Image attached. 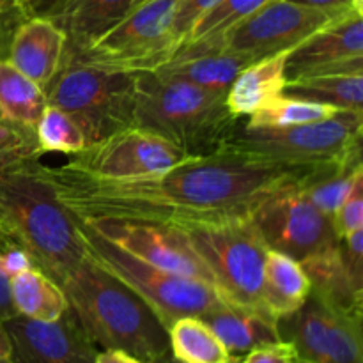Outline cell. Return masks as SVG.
Returning <instances> with one entry per match:
<instances>
[{
	"instance_id": "6da1fadb",
	"label": "cell",
	"mask_w": 363,
	"mask_h": 363,
	"mask_svg": "<svg viewBox=\"0 0 363 363\" xmlns=\"http://www.w3.org/2000/svg\"><path fill=\"white\" fill-rule=\"evenodd\" d=\"M60 204L78 218H133L158 223L250 216L255 206L312 170L257 162L229 151L194 156L167 172L106 181L39 162Z\"/></svg>"
},
{
	"instance_id": "7a4b0ae2",
	"label": "cell",
	"mask_w": 363,
	"mask_h": 363,
	"mask_svg": "<svg viewBox=\"0 0 363 363\" xmlns=\"http://www.w3.org/2000/svg\"><path fill=\"white\" fill-rule=\"evenodd\" d=\"M60 287L78 325L99 351H126L155 363L172 358L169 330L147 301L89 255Z\"/></svg>"
},
{
	"instance_id": "3957f363",
	"label": "cell",
	"mask_w": 363,
	"mask_h": 363,
	"mask_svg": "<svg viewBox=\"0 0 363 363\" xmlns=\"http://www.w3.org/2000/svg\"><path fill=\"white\" fill-rule=\"evenodd\" d=\"M0 222L35 268L62 282L87 259L80 225L39 170V160L0 170Z\"/></svg>"
},
{
	"instance_id": "277c9868",
	"label": "cell",
	"mask_w": 363,
	"mask_h": 363,
	"mask_svg": "<svg viewBox=\"0 0 363 363\" xmlns=\"http://www.w3.org/2000/svg\"><path fill=\"white\" fill-rule=\"evenodd\" d=\"M227 92L155 73L135 74L133 126L160 135L190 156L216 152L236 124Z\"/></svg>"
},
{
	"instance_id": "5b68a950",
	"label": "cell",
	"mask_w": 363,
	"mask_h": 363,
	"mask_svg": "<svg viewBox=\"0 0 363 363\" xmlns=\"http://www.w3.org/2000/svg\"><path fill=\"white\" fill-rule=\"evenodd\" d=\"M363 113L339 110L333 117L286 128H248L236 121L218 151L294 169L318 170L362 160Z\"/></svg>"
},
{
	"instance_id": "8992f818",
	"label": "cell",
	"mask_w": 363,
	"mask_h": 363,
	"mask_svg": "<svg viewBox=\"0 0 363 363\" xmlns=\"http://www.w3.org/2000/svg\"><path fill=\"white\" fill-rule=\"evenodd\" d=\"M186 236L211 272L223 301L262 311L261 291L266 247L250 216L170 223ZM264 312V311H262Z\"/></svg>"
},
{
	"instance_id": "52a82bcc",
	"label": "cell",
	"mask_w": 363,
	"mask_h": 363,
	"mask_svg": "<svg viewBox=\"0 0 363 363\" xmlns=\"http://www.w3.org/2000/svg\"><path fill=\"white\" fill-rule=\"evenodd\" d=\"M45 92L48 105L66 112L89 144L133 126L135 74L66 60Z\"/></svg>"
},
{
	"instance_id": "ba28073f",
	"label": "cell",
	"mask_w": 363,
	"mask_h": 363,
	"mask_svg": "<svg viewBox=\"0 0 363 363\" xmlns=\"http://www.w3.org/2000/svg\"><path fill=\"white\" fill-rule=\"evenodd\" d=\"M77 220L89 257L144 298L167 330L176 319L186 315L202 318L225 305L218 291L209 284L147 264L103 240L80 218Z\"/></svg>"
},
{
	"instance_id": "9c48e42d",
	"label": "cell",
	"mask_w": 363,
	"mask_h": 363,
	"mask_svg": "<svg viewBox=\"0 0 363 363\" xmlns=\"http://www.w3.org/2000/svg\"><path fill=\"white\" fill-rule=\"evenodd\" d=\"M177 2L147 0L133 7L98 41L66 60L130 74L160 69L181 46L172 30Z\"/></svg>"
},
{
	"instance_id": "30bf717a",
	"label": "cell",
	"mask_w": 363,
	"mask_h": 363,
	"mask_svg": "<svg viewBox=\"0 0 363 363\" xmlns=\"http://www.w3.org/2000/svg\"><path fill=\"white\" fill-rule=\"evenodd\" d=\"M358 6H363V2L323 9L289 0H269L234 23L211 45L222 46L227 52L238 53L255 62L264 57L291 52L319 28L326 27Z\"/></svg>"
},
{
	"instance_id": "8fae6325",
	"label": "cell",
	"mask_w": 363,
	"mask_h": 363,
	"mask_svg": "<svg viewBox=\"0 0 363 363\" xmlns=\"http://www.w3.org/2000/svg\"><path fill=\"white\" fill-rule=\"evenodd\" d=\"M190 158L194 156L160 135L130 126L89 144L59 167L94 179L130 181L167 172Z\"/></svg>"
},
{
	"instance_id": "7c38bea8",
	"label": "cell",
	"mask_w": 363,
	"mask_h": 363,
	"mask_svg": "<svg viewBox=\"0 0 363 363\" xmlns=\"http://www.w3.org/2000/svg\"><path fill=\"white\" fill-rule=\"evenodd\" d=\"M300 181L284 184L266 195L250 215V222L266 247L298 262L340 240L333 229L332 216L319 211L305 197L298 186Z\"/></svg>"
},
{
	"instance_id": "4fadbf2b",
	"label": "cell",
	"mask_w": 363,
	"mask_h": 363,
	"mask_svg": "<svg viewBox=\"0 0 363 363\" xmlns=\"http://www.w3.org/2000/svg\"><path fill=\"white\" fill-rule=\"evenodd\" d=\"M363 319L333 311L315 296L277 321L301 363H363Z\"/></svg>"
},
{
	"instance_id": "5bb4252c",
	"label": "cell",
	"mask_w": 363,
	"mask_h": 363,
	"mask_svg": "<svg viewBox=\"0 0 363 363\" xmlns=\"http://www.w3.org/2000/svg\"><path fill=\"white\" fill-rule=\"evenodd\" d=\"M80 220L103 240L110 241L133 257L165 272L202 280L215 287V280L208 266L202 262L194 247L188 243L186 236L176 225L133 218Z\"/></svg>"
},
{
	"instance_id": "9a60e30c",
	"label": "cell",
	"mask_w": 363,
	"mask_h": 363,
	"mask_svg": "<svg viewBox=\"0 0 363 363\" xmlns=\"http://www.w3.org/2000/svg\"><path fill=\"white\" fill-rule=\"evenodd\" d=\"M325 73L363 74V6L294 46L286 59V82Z\"/></svg>"
},
{
	"instance_id": "2e32d148",
	"label": "cell",
	"mask_w": 363,
	"mask_h": 363,
	"mask_svg": "<svg viewBox=\"0 0 363 363\" xmlns=\"http://www.w3.org/2000/svg\"><path fill=\"white\" fill-rule=\"evenodd\" d=\"M4 328L11 342V363H94L99 351L71 308L52 323L18 314L4 321Z\"/></svg>"
},
{
	"instance_id": "e0dca14e",
	"label": "cell",
	"mask_w": 363,
	"mask_h": 363,
	"mask_svg": "<svg viewBox=\"0 0 363 363\" xmlns=\"http://www.w3.org/2000/svg\"><path fill=\"white\" fill-rule=\"evenodd\" d=\"M66 32L57 21L25 18L13 32L7 60L46 91L66 62Z\"/></svg>"
},
{
	"instance_id": "ac0fdd59",
	"label": "cell",
	"mask_w": 363,
	"mask_h": 363,
	"mask_svg": "<svg viewBox=\"0 0 363 363\" xmlns=\"http://www.w3.org/2000/svg\"><path fill=\"white\" fill-rule=\"evenodd\" d=\"M252 64L247 57L230 53L211 43H186L176 55L155 73L188 82L197 87L227 92L243 67Z\"/></svg>"
},
{
	"instance_id": "d6986e66",
	"label": "cell",
	"mask_w": 363,
	"mask_h": 363,
	"mask_svg": "<svg viewBox=\"0 0 363 363\" xmlns=\"http://www.w3.org/2000/svg\"><path fill=\"white\" fill-rule=\"evenodd\" d=\"M311 280V294L351 318L363 319V282L353 275L340 248V240L300 261Z\"/></svg>"
},
{
	"instance_id": "ffe728a7",
	"label": "cell",
	"mask_w": 363,
	"mask_h": 363,
	"mask_svg": "<svg viewBox=\"0 0 363 363\" xmlns=\"http://www.w3.org/2000/svg\"><path fill=\"white\" fill-rule=\"evenodd\" d=\"M206 323L218 335L230 358L241 357L261 346L282 340L277 319L257 308L222 305L216 311L202 315Z\"/></svg>"
},
{
	"instance_id": "44dd1931",
	"label": "cell",
	"mask_w": 363,
	"mask_h": 363,
	"mask_svg": "<svg viewBox=\"0 0 363 363\" xmlns=\"http://www.w3.org/2000/svg\"><path fill=\"white\" fill-rule=\"evenodd\" d=\"M135 0H69L57 23L66 32V59L78 55L116 27L131 9Z\"/></svg>"
},
{
	"instance_id": "7402d4cb",
	"label": "cell",
	"mask_w": 363,
	"mask_h": 363,
	"mask_svg": "<svg viewBox=\"0 0 363 363\" xmlns=\"http://www.w3.org/2000/svg\"><path fill=\"white\" fill-rule=\"evenodd\" d=\"M311 294V280L300 262L277 250H268L262 275L261 305L279 321L296 312Z\"/></svg>"
},
{
	"instance_id": "603a6c76",
	"label": "cell",
	"mask_w": 363,
	"mask_h": 363,
	"mask_svg": "<svg viewBox=\"0 0 363 363\" xmlns=\"http://www.w3.org/2000/svg\"><path fill=\"white\" fill-rule=\"evenodd\" d=\"M289 52L277 53L248 64L227 89L225 103L236 119L254 113L269 98L282 94L286 85V59Z\"/></svg>"
},
{
	"instance_id": "cb8c5ba5",
	"label": "cell",
	"mask_w": 363,
	"mask_h": 363,
	"mask_svg": "<svg viewBox=\"0 0 363 363\" xmlns=\"http://www.w3.org/2000/svg\"><path fill=\"white\" fill-rule=\"evenodd\" d=\"M11 296L18 314L34 321H57L69 308L60 284L39 268H27L11 277Z\"/></svg>"
},
{
	"instance_id": "d4e9b609",
	"label": "cell",
	"mask_w": 363,
	"mask_h": 363,
	"mask_svg": "<svg viewBox=\"0 0 363 363\" xmlns=\"http://www.w3.org/2000/svg\"><path fill=\"white\" fill-rule=\"evenodd\" d=\"M282 94L303 101L335 106L339 110L362 112L363 74L325 73L298 77L286 82Z\"/></svg>"
},
{
	"instance_id": "484cf974",
	"label": "cell",
	"mask_w": 363,
	"mask_h": 363,
	"mask_svg": "<svg viewBox=\"0 0 363 363\" xmlns=\"http://www.w3.org/2000/svg\"><path fill=\"white\" fill-rule=\"evenodd\" d=\"M46 105V92L0 57V119L35 130Z\"/></svg>"
},
{
	"instance_id": "4316f807",
	"label": "cell",
	"mask_w": 363,
	"mask_h": 363,
	"mask_svg": "<svg viewBox=\"0 0 363 363\" xmlns=\"http://www.w3.org/2000/svg\"><path fill=\"white\" fill-rule=\"evenodd\" d=\"M170 357L177 363H230V354L202 318L186 315L169 326Z\"/></svg>"
},
{
	"instance_id": "83f0119b",
	"label": "cell",
	"mask_w": 363,
	"mask_h": 363,
	"mask_svg": "<svg viewBox=\"0 0 363 363\" xmlns=\"http://www.w3.org/2000/svg\"><path fill=\"white\" fill-rule=\"evenodd\" d=\"M362 179L363 163L362 160H357V162L312 170L298 183V186L319 211L333 216V213L342 206V202L350 197Z\"/></svg>"
},
{
	"instance_id": "f1b7e54d",
	"label": "cell",
	"mask_w": 363,
	"mask_h": 363,
	"mask_svg": "<svg viewBox=\"0 0 363 363\" xmlns=\"http://www.w3.org/2000/svg\"><path fill=\"white\" fill-rule=\"evenodd\" d=\"M339 108L321 103L303 101V99L289 98V96L277 94L262 103L254 113L243 121L248 128H286L300 126V124L318 123L333 117Z\"/></svg>"
},
{
	"instance_id": "f546056e",
	"label": "cell",
	"mask_w": 363,
	"mask_h": 363,
	"mask_svg": "<svg viewBox=\"0 0 363 363\" xmlns=\"http://www.w3.org/2000/svg\"><path fill=\"white\" fill-rule=\"evenodd\" d=\"M34 131L39 155L59 152L74 156L89 145L82 128L66 112L53 105H46Z\"/></svg>"
},
{
	"instance_id": "4dcf8cb0",
	"label": "cell",
	"mask_w": 363,
	"mask_h": 363,
	"mask_svg": "<svg viewBox=\"0 0 363 363\" xmlns=\"http://www.w3.org/2000/svg\"><path fill=\"white\" fill-rule=\"evenodd\" d=\"M269 0H220L209 13H206L191 28L186 43H215L234 23L243 20ZM181 45V46H183Z\"/></svg>"
},
{
	"instance_id": "1f68e13d",
	"label": "cell",
	"mask_w": 363,
	"mask_h": 363,
	"mask_svg": "<svg viewBox=\"0 0 363 363\" xmlns=\"http://www.w3.org/2000/svg\"><path fill=\"white\" fill-rule=\"evenodd\" d=\"M39 160L35 131L0 119V170Z\"/></svg>"
},
{
	"instance_id": "d6a6232c",
	"label": "cell",
	"mask_w": 363,
	"mask_h": 363,
	"mask_svg": "<svg viewBox=\"0 0 363 363\" xmlns=\"http://www.w3.org/2000/svg\"><path fill=\"white\" fill-rule=\"evenodd\" d=\"M332 223L340 240L353 234L354 230L363 229V179L354 186L342 206L333 213Z\"/></svg>"
},
{
	"instance_id": "836d02e7",
	"label": "cell",
	"mask_w": 363,
	"mask_h": 363,
	"mask_svg": "<svg viewBox=\"0 0 363 363\" xmlns=\"http://www.w3.org/2000/svg\"><path fill=\"white\" fill-rule=\"evenodd\" d=\"M218 2L220 0H179V2H177L176 13H174L172 30L176 39L179 41V45H183V43L186 41V38L190 35L195 23H197L206 13H209Z\"/></svg>"
},
{
	"instance_id": "e575fe53",
	"label": "cell",
	"mask_w": 363,
	"mask_h": 363,
	"mask_svg": "<svg viewBox=\"0 0 363 363\" xmlns=\"http://www.w3.org/2000/svg\"><path fill=\"white\" fill-rule=\"evenodd\" d=\"M230 363H300V360L293 346L286 340H280V342L252 350L250 353L241 354V357L230 358Z\"/></svg>"
},
{
	"instance_id": "d590c367",
	"label": "cell",
	"mask_w": 363,
	"mask_h": 363,
	"mask_svg": "<svg viewBox=\"0 0 363 363\" xmlns=\"http://www.w3.org/2000/svg\"><path fill=\"white\" fill-rule=\"evenodd\" d=\"M69 0H23L21 14L25 18H48L59 21Z\"/></svg>"
},
{
	"instance_id": "8d00e7d4",
	"label": "cell",
	"mask_w": 363,
	"mask_h": 363,
	"mask_svg": "<svg viewBox=\"0 0 363 363\" xmlns=\"http://www.w3.org/2000/svg\"><path fill=\"white\" fill-rule=\"evenodd\" d=\"M14 315H18V312L11 296V277L0 268V321H7Z\"/></svg>"
},
{
	"instance_id": "74e56055",
	"label": "cell",
	"mask_w": 363,
	"mask_h": 363,
	"mask_svg": "<svg viewBox=\"0 0 363 363\" xmlns=\"http://www.w3.org/2000/svg\"><path fill=\"white\" fill-rule=\"evenodd\" d=\"M94 363H155L149 360H142V358L133 357V354L126 353V351L119 350H101L96 354Z\"/></svg>"
},
{
	"instance_id": "f35d334b",
	"label": "cell",
	"mask_w": 363,
	"mask_h": 363,
	"mask_svg": "<svg viewBox=\"0 0 363 363\" xmlns=\"http://www.w3.org/2000/svg\"><path fill=\"white\" fill-rule=\"evenodd\" d=\"M289 2L301 4V6H308V7H323V9H330V7L353 6V4L363 2V0H289Z\"/></svg>"
},
{
	"instance_id": "ab89813d",
	"label": "cell",
	"mask_w": 363,
	"mask_h": 363,
	"mask_svg": "<svg viewBox=\"0 0 363 363\" xmlns=\"http://www.w3.org/2000/svg\"><path fill=\"white\" fill-rule=\"evenodd\" d=\"M21 7H23V0H0V16L2 18L18 16L23 20Z\"/></svg>"
},
{
	"instance_id": "60d3db41",
	"label": "cell",
	"mask_w": 363,
	"mask_h": 363,
	"mask_svg": "<svg viewBox=\"0 0 363 363\" xmlns=\"http://www.w3.org/2000/svg\"><path fill=\"white\" fill-rule=\"evenodd\" d=\"M9 354H11L9 337H7L6 328H4V323L0 321V358H2V360H9Z\"/></svg>"
},
{
	"instance_id": "b9f144b4",
	"label": "cell",
	"mask_w": 363,
	"mask_h": 363,
	"mask_svg": "<svg viewBox=\"0 0 363 363\" xmlns=\"http://www.w3.org/2000/svg\"><path fill=\"white\" fill-rule=\"evenodd\" d=\"M11 247H20V245H16L9 236H7L6 229H4L2 222H0V254H2V252H6L7 248H11Z\"/></svg>"
},
{
	"instance_id": "7bdbcfd3",
	"label": "cell",
	"mask_w": 363,
	"mask_h": 363,
	"mask_svg": "<svg viewBox=\"0 0 363 363\" xmlns=\"http://www.w3.org/2000/svg\"><path fill=\"white\" fill-rule=\"evenodd\" d=\"M144 2H147V0H135V4H133V7H137V6H140V4H144Z\"/></svg>"
},
{
	"instance_id": "ee69618b",
	"label": "cell",
	"mask_w": 363,
	"mask_h": 363,
	"mask_svg": "<svg viewBox=\"0 0 363 363\" xmlns=\"http://www.w3.org/2000/svg\"><path fill=\"white\" fill-rule=\"evenodd\" d=\"M163 363H177V362L174 360V358H169V360H167V362H163Z\"/></svg>"
},
{
	"instance_id": "f6af8a7d",
	"label": "cell",
	"mask_w": 363,
	"mask_h": 363,
	"mask_svg": "<svg viewBox=\"0 0 363 363\" xmlns=\"http://www.w3.org/2000/svg\"><path fill=\"white\" fill-rule=\"evenodd\" d=\"M0 363H11L9 360H2V358H0Z\"/></svg>"
},
{
	"instance_id": "bcb514c9",
	"label": "cell",
	"mask_w": 363,
	"mask_h": 363,
	"mask_svg": "<svg viewBox=\"0 0 363 363\" xmlns=\"http://www.w3.org/2000/svg\"><path fill=\"white\" fill-rule=\"evenodd\" d=\"M300 363H301V362H300Z\"/></svg>"
}]
</instances>
